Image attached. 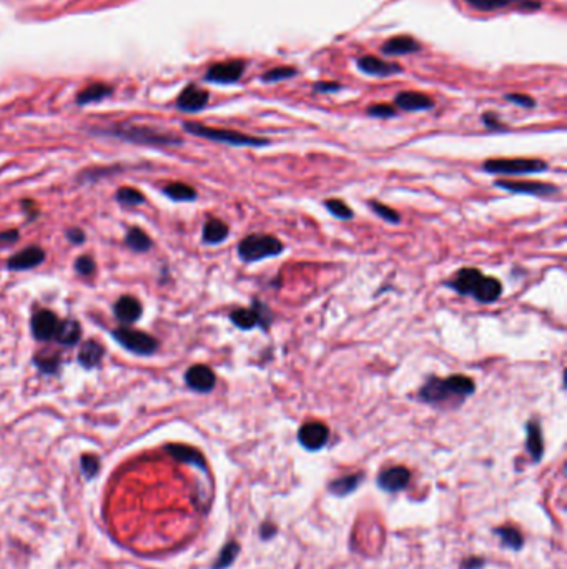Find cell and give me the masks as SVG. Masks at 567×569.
I'll return each mask as SVG.
<instances>
[{"label": "cell", "mask_w": 567, "mask_h": 569, "mask_svg": "<svg viewBox=\"0 0 567 569\" xmlns=\"http://www.w3.org/2000/svg\"><path fill=\"white\" fill-rule=\"evenodd\" d=\"M247 68L245 60L233 59V60H225V62L213 63L206 72L205 78L208 82L215 83H235L242 78L243 72Z\"/></svg>", "instance_id": "ba28073f"}, {"label": "cell", "mask_w": 567, "mask_h": 569, "mask_svg": "<svg viewBox=\"0 0 567 569\" xmlns=\"http://www.w3.org/2000/svg\"><path fill=\"white\" fill-rule=\"evenodd\" d=\"M113 135H117L123 140H130L135 143H145V145H177L180 143L178 138L165 135V133H158L151 128L145 127H128V128H120L118 132H112Z\"/></svg>", "instance_id": "52a82bcc"}, {"label": "cell", "mask_w": 567, "mask_h": 569, "mask_svg": "<svg viewBox=\"0 0 567 569\" xmlns=\"http://www.w3.org/2000/svg\"><path fill=\"white\" fill-rule=\"evenodd\" d=\"M396 107L406 112H423V110H431L435 107V102L431 97L421 92H401L394 99Z\"/></svg>", "instance_id": "2e32d148"}, {"label": "cell", "mask_w": 567, "mask_h": 569, "mask_svg": "<svg viewBox=\"0 0 567 569\" xmlns=\"http://www.w3.org/2000/svg\"><path fill=\"white\" fill-rule=\"evenodd\" d=\"M110 94H112V87H108L107 83H92L78 94L77 104L87 105L92 104V102H100Z\"/></svg>", "instance_id": "484cf974"}, {"label": "cell", "mask_w": 567, "mask_h": 569, "mask_svg": "<svg viewBox=\"0 0 567 569\" xmlns=\"http://www.w3.org/2000/svg\"><path fill=\"white\" fill-rule=\"evenodd\" d=\"M165 450H167L168 455L173 456L175 460H178L182 463H188V465H193V466H197V468L206 471L205 458L200 451L195 450V448L187 446V445H167Z\"/></svg>", "instance_id": "ffe728a7"}, {"label": "cell", "mask_w": 567, "mask_h": 569, "mask_svg": "<svg viewBox=\"0 0 567 569\" xmlns=\"http://www.w3.org/2000/svg\"><path fill=\"white\" fill-rule=\"evenodd\" d=\"M113 338L118 341L123 348L130 350L137 355H151L158 348V341L154 336L147 335L144 331L130 330V328H118L113 331Z\"/></svg>", "instance_id": "8992f818"}, {"label": "cell", "mask_w": 567, "mask_h": 569, "mask_svg": "<svg viewBox=\"0 0 567 569\" xmlns=\"http://www.w3.org/2000/svg\"><path fill=\"white\" fill-rule=\"evenodd\" d=\"M285 252V245L273 235L253 233L248 235L238 243V257L247 263L266 260V258L278 257Z\"/></svg>", "instance_id": "3957f363"}, {"label": "cell", "mask_w": 567, "mask_h": 569, "mask_svg": "<svg viewBox=\"0 0 567 569\" xmlns=\"http://www.w3.org/2000/svg\"><path fill=\"white\" fill-rule=\"evenodd\" d=\"M105 350L104 346L99 343V341L89 340L82 345L80 351H78V363L87 369H92L95 367H99L100 362L104 360Z\"/></svg>", "instance_id": "44dd1931"}, {"label": "cell", "mask_w": 567, "mask_h": 569, "mask_svg": "<svg viewBox=\"0 0 567 569\" xmlns=\"http://www.w3.org/2000/svg\"><path fill=\"white\" fill-rule=\"evenodd\" d=\"M127 245L130 247L133 252H147L151 247V240L145 231H142L140 228H130V231L127 233Z\"/></svg>", "instance_id": "f1b7e54d"}, {"label": "cell", "mask_w": 567, "mask_h": 569, "mask_svg": "<svg viewBox=\"0 0 567 569\" xmlns=\"http://www.w3.org/2000/svg\"><path fill=\"white\" fill-rule=\"evenodd\" d=\"M208 100H210L208 92L200 89V87L197 85H188L183 89L182 94H180L177 100V107L182 110V112H198V110L206 107Z\"/></svg>", "instance_id": "4fadbf2b"}, {"label": "cell", "mask_w": 567, "mask_h": 569, "mask_svg": "<svg viewBox=\"0 0 567 569\" xmlns=\"http://www.w3.org/2000/svg\"><path fill=\"white\" fill-rule=\"evenodd\" d=\"M409 479H411V473L404 466H394V468L381 471L378 476V487L388 493H396L406 488Z\"/></svg>", "instance_id": "7c38bea8"}, {"label": "cell", "mask_w": 567, "mask_h": 569, "mask_svg": "<svg viewBox=\"0 0 567 569\" xmlns=\"http://www.w3.org/2000/svg\"><path fill=\"white\" fill-rule=\"evenodd\" d=\"M82 473L87 479H94L100 471V460L95 455H84L80 460Z\"/></svg>", "instance_id": "8d00e7d4"}, {"label": "cell", "mask_w": 567, "mask_h": 569, "mask_svg": "<svg viewBox=\"0 0 567 569\" xmlns=\"http://www.w3.org/2000/svg\"><path fill=\"white\" fill-rule=\"evenodd\" d=\"M476 391V383L466 374H451L448 378L430 377L419 388L418 395L423 403L428 405H448L463 403L464 398Z\"/></svg>", "instance_id": "6da1fadb"}, {"label": "cell", "mask_w": 567, "mask_h": 569, "mask_svg": "<svg viewBox=\"0 0 567 569\" xmlns=\"http://www.w3.org/2000/svg\"><path fill=\"white\" fill-rule=\"evenodd\" d=\"M325 207L331 215L339 220H351L354 215L351 208H349L343 200H338V198H330V200H326Z\"/></svg>", "instance_id": "f546056e"}, {"label": "cell", "mask_w": 567, "mask_h": 569, "mask_svg": "<svg viewBox=\"0 0 567 569\" xmlns=\"http://www.w3.org/2000/svg\"><path fill=\"white\" fill-rule=\"evenodd\" d=\"M358 67L359 71L368 73V75L376 77H388L401 72V67L398 63L385 62V60L378 59L375 55H364V57L358 59Z\"/></svg>", "instance_id": "e0dca14e"}, {"label": "cell", "mask_w": 567, "mask_h": 569, "mask_svg": "<svg viewBox=\"0 0 567 569\" xmlns=\"http://www.w3.org/2000/svg\"><path fill=\"white\" fill-rule=\"evenodd\" d=\"M117 200L125 207H137V205H140V203L145 202V197L135 188L123 187L117 192Z\"/></svg>", "instance_id": "d6a6232c"}, {"label": "cell", "mask_w": 567, "mask_h": 569, "mask_svg": "<svg viewBox=\"0 0 567 569\" xmlns=\"http://www.w3.org/2000/svg\"><path fill=\"white\" fill-rule=\"evenodd\" d=\"M230 228L225 221L218 219H208L204 225V242L206 245L223 243L228 238Z\"/></svg>", "instance_id": "603a6c76"}, {"label": "cell", "mask_w": 567, "mask_h": 569, "mask_svg": "<svg viewBox=\"0 0 567 569\" xmlns=\"http://www.w3.org/2000/svg\"><path fill=\"white\" fill-rule=\"evenodd\" d=\"M446 286L463 297H473L479 303H494L502 295L501 281L482 275L478 268H461Z\"/></svg>", "instance_id": "7a4b0ae2"}, {"label": "cell", "mask_w": 567, "mask_h": 569, "mask_svg": "<svg viewBox=\"0 0 567 569\" xmlns=\"http://www.w3.org/2000/svg\"><path fill=\"white\" fill-rule=\"evenodd\" d=\"M230 322L239 330H253V328L260 326L258 322V314L253 308H237L230 313Z\"/></svg>", "instance_id": "d4e9b609"}, {"label": "cell", "mask_w": 567, "mask_h": 569, "mask_svg": "<svg viewBox=\"0 0 567 569\" xmlns=\"http://www.w3.org/2000/svg\"><path fill=\"white\" fill-rule=\"evenodd\" d=\"M67 238L70 240L72 243L80 245V243L85 242V233L82 230H78V228H72V230H67Z\"/></svg>", "instance_id": "ee69618b"}, {"label": "cell", "mask_w": 567, "mask_h": 569, "mask_svg": "<svg viewBox=\"0 0 567 569\" xmlns=\"http://www.w3.org/2000/svg\"><path fill=\"white\" fill-rule=\"evenodd\" d=\"M17 240H18V231L17 230H7V231H2V233H0V242L6 243V245L15 243Z\"/></svg>", "instance_id": "f6af8a7d"}, {"label": "cell", "mask_w": 567, "mask_h": 569, "mask_svg": "<svg viewBox=\"0 0 567 569\" xmlns=\"http://www.w3.org/2000/svg\"><path fill=\"white\" fill-rule=\"evenodd\" d=\"M370 207H371V210L385 221H390V224H399L401 221V215L398 214V212L393 210V208L388 205H385V203L373 200V202H370Z\"/></svg>", "instance_id": "d590c367"}, {"label": "cell", "mask_w": 567, "mask_h": 569, "mask_svg": "<svg viewBox=\"0 0 567 569\" xmlns=\"http://www.w3.org/2000/svg\"><path fill=\"white\" fill-rule=\"evenodd\" d=\"M361 479H363V475L343 476V478L335 479L333 483L330 484V491L336 494V496H347V494L353 493L354 489L359 487Z\"/></svg>", "instance_id": "83f0119b"}, {"label": "cell", "mask_w": 567, "mask_h": 569, "mask_svg": "<svg viewBox=\"0 0 567 569\" xmlns=\"http://www.w3.org/2000/svg\"><path fill=\"white\" fill-rule=\"evenodd\" d=\"M506 100L513 102V104H516V105H521V107H524V109H532L534 105H536V102H534L532 97L523 95V94H509V95H506Z\"/></svg>", "instance_id": "b9f144b4"}, {"label": "cell", "mask_w": 567, "mask_h": 569, "mask_svg": "<svg viewBox=\"0 0 567 569\" xmlns=\"http://www.w3.org/2000/svg\"><path fill=\"white\" fill-rule=\"evenodd\" d=\"M421 49V45L418 44L413 37L409 35H396L391 37L390 40H386L382 44L381 52L386 55H406V54H414Z\"/></svg>", "instance_id": "d6986e66"}, {"label": "cell", "mask_w": 567, "mask_h": 569, "mask_svg": "<svg viewBox=\"0 0 567 569\" xmlns=\"http://www.w3.org/2000/svg\"><path fill=\"white\" fill-rule=\"evenodd\" d=\"M482 123L486 125L487 128H496V130H499V128H502L501 120L497 118V115L492 114V112H487V114L482 115Z\"/></svg>", "instance_id": "7bdbcfd3"}, {"label": "cell", "mask_w": 567, "mask_h": 569, "mask_svg": "<svg viewBox=\"0 0 567 569\" xmlns=\"http://www.w3.org/2000/svg\"><path fill=\"white\" fill-rule=\"evenodd\" d=\"M57 325H58L57 317H55L50 310H39V312L32 317V333H34L37 340L47 341L50 338H54Z\"/></svg>", "instance_id": "9a60e30c"}, {"label": "cell", "mask_w": 567, "mask_h": 569, "mask_svg": "<svg viewBox=\"0 0 567 569\" xmlns=\"http://www.w3.org/2000/svg\"><path fill=\"white\" fill-rule=\"evenodd\" d=\"M496 187H499L506 192L521 193V195H534V197H546L557 193L556 185L542 183V182H516V180H496Z\"/></svg>", "instance_id": "30bf717a"}, {"label": "cell", "mask_w": 567, "mask_h": 569, "mask_svg": "<svg viewBox=\"0 0 567 569\" xmlns=\"http://www.w3.org/2000/svg\"><path fill=\"white\" fill-rule=\"evenodd\" d=\"M185 130L192 135L206 138V140H213V142H221V143H228V145L233 147H265L270 145L268 140L260 137H251L245 135V133H239L235 130H225V128H213V127H206V125L201 123H193L187 122Z\"/></svg>", "instance_id": "277c9868"}, {"label": "cell", "mask_w": 567, "mask_h": 569, "mask_svg": "<svg viewBox=\"0 0 567 569\" xmlns=\"http://www.w3.org/2000/svg\"><path fill=\"white\" fill-rule=\"evenodd\" d=\"M330 429L320 421H310L298 432V441L308 451H318L328 443Z\"/></svg>", "instance_id": "9c48e42d"}, {"label": "cell", "mask_w": 567, "mask_h": 569, "mask_svg": "<svg viewBox=\"0 0 567 569\" xmlns=\"http://www.w3.org/2000/svg\"><path fill=\"white\" fill-rule=\"evenodd\" d=\"M466 2H468L471 7L478 8V11L491 12L496 11V8L508 7L514 2H529V0H466Z\"/></svg>", "instance_id": "1f68e13d"}, {"label": "cell", "mask_w": 567, "mask_h": 569, "mask_svg": "<svg viewBox=\"0 0 567 569\" xmlns=\"http://www.w3.org/2000/svg\"><path fill=\"white\" fill-rule=\"evenodd\" d=\"M525 433H528V438H525V448H528L529 455L532 456L534 461H541V458L544 455V439H542V429L539 427L537 421H529L525 424Z\"/></svg>", "instance_id": "7402d4cb"}, {"label": "cell", "mask_w": 567, "mask_h": 569, "mask_svg": "<svg viewBox=\"0 0 567 569\" xmlns=\"http://www.w3.org/2000/svg\"><path fill=\"white\" fill-rule=\"evenodd\" d=\"M75 270L84 276H90L95 271V262L90 257H78L75 262Z\"/></svg>", "instance_id": "ab89813d"}, {"label": "cell", "mask_w": 567, "mask_h": 569, "mask_svg": "<svg viewBox=\"0 0 567 569\" xmlns=\"http://www.w3.org/2000/svg\"><path fill=\"white\" fill-rule=\"evenodd\" d=\"M482 170L494 175H532L547 170V164L536 159H492L482 164Z\"/></svg>", "instance_id": "5b68a950"}, {"label": "cell", "mask_w": 567, "mask_h": 569, "mask_svg": "<svg viewBox=\"0 0 567 569\" xmlns=\"http://www.w3.org/2000/svg\"><path fill=\"white\" fill-rule=\"evenodd\" d=\"M113 312L118 322H122L123 325H130V323H135L142 317V303L135 297L125 295L115 303Z\"/></svg>", "instance_id": "ac0fdd59"}, {"label": "cell", "mask_w": 567, "mask_h": 569, "mask_svg": "<svg viewBox=\"0 0 567 569\" xmlns=\"http://www.w3.org/2000/svg\"><path fill=\"white\" fill-rule=\"evenodd\" d=\"M82 336V328L78 325V322L75 320H63L62 323H58L57 330H55L54 338L58 341L60 345H67L72 346L78 343Z\"/></svg>", "instance_id": "cb8c5ba5"}, {"label": "cell", "mask_w": 567, "mask_h": 569, "mask_svg": "<svg viewBox=\"0 0 567 569\" xmlns=\"http://www.w3.org/2000/svg\"><path fill=\"white\" fill-rule=\"evenodd\" d=\"M163 193L170 198V200H173V202H193V200H197L195 188H192L190 185L182 183V182H175V183L167 185V187L163 188Z\"/></svg>", "instance_id": "4316f807"}, {"label": "cell", "mask_w": 567, "mask_h": 569, "mask_svg": "<svg viewBox=\"0 0 567 569\" xmlns=\"http://www.w3.org/2000/svg\"><path fill=\"white\" fill-rule=\"evenodd\" d=\"M368 114H370L371 117H376V118H390L396 115V107H393V105H388V104H375L368 109Z\"/></svg>", "instance_id": "f35d334b"}, {"label": "cell", "mask_w": 567, "mask_h": 569, "mask_svg": "<svg viewBox=\"0 0 567 569\" xmlns=\"http://www.w3.org/2000/svg\"><path fill=\"white\" fill-rule=\"evenodd\" d=\"M482 561H476V559H471V561L464 563V569H476V568H481L482 566Z\"/></svg>", "instance_id": "7dc6e473"}, {"label": "cell", "mask_w": 567, "mask_h": 569, "mask_svg": "<svg viewBox=\"0 0 567 569\" xmlns=\"http://www.w3.org/2000/svg\"><path fill=\"white\" fill-rule=\"evenodd\" d=\"M251 308L255 310L256 314H258V322H260V326L263 328V330H268L270 325L275 320L273 312H271L268 305L260 302V300H253Z\"/></svg>", "instance_id": "836d02e7"}, {"label": "cell", "mask_w": 567, "mask_h": 569, "mask_svg": "<svg viewBox=\"0 0 567 569\" xmlns=\"http://www.w3.org/2000/svg\"><path fill=\"white\" fill-rule=\"evenodd\" d=\"M293 75H297V68L292 67H276L271 68L261 77L263 82H280V80H287V78H292Z\"/></svg>", "instance_id": "74e56055"}, {"label": "cell", "mask_w": 567, "mask_h": 569, "mask_svg": "<svg viewBox=\"0 0 567 569\" xmlns=\"http://www.w3.org/2000/svg\"><path fill=\"white\" fill-rule=\"evenodd\" d=\"M35 363H37V367L42 369L44 373H55V372H57V368H58V358H55V356H52V358H45V356H40V358L35 360Z\"/></svg>", "instance_id": "60d3db41"}, {"label": "cell", "mask_w": 567, "mask_h": 569, "mask_svg": "<svg viewBox=\"0 0 567 569\" xmlns=\"http://www.w3.org/2000/svg\"><path fill=\"white\" fill-rule=\"evenodd\" d=\"M185 381L188 388L197 393H210L216 385V377L213 369L206 365H193L187 369Z\"/></svg>", "instance_id": "8fae6325"}, {"label": "cell", "mask_w": 567, "mask_h": 569, "mask_svg": "<svg viewBox=\"0 0 567 569\" xmlns=\"http://www.w3.org/2000/svg\"><path fill=\"white\" fill-rule=\"evenodd\" d=\"M45 253L42 248L39 247H30L22 250V252L15 253V255L8 258L7 268L12 271H24V270H32V268L39 267L40 263L44 262Z\"/></svg>", "instance_id": "5bb4252c"}, {"label": "cell", "mask_w": 567, "mask_h": 569, "mask_svg": "<svg viewBox=\"0 0 567 569\" xmlns=\"http://www.w3.org/2000/svg\"><path fill=\"white\" fill-rule=\"evenodd\" d=\"M339 89L338 83H316L315 90L316 92H336Z\"/></svg>", "instance_id": "bcb514c9"}, {"label": "cell", "mask_w": 567, "mask_h": 569, "mask_svg": "<svg viewBox=\"0 0 567 569\" xmlns=\"http://www.w3.org/2000/svg\"><path fill=\"white\" fill-rule=\"evenodd\" d=\"M496 534L499 536V538L502 539V543H504V546H508V548H511V549H521V548H523L524 538H523V534H521L518 530H514V528H499V530H496Z\"/></svg>", "instance_id": "4dcf8cb0"}, {"label": "cell", "mask_w": 567, "mask_h": 569, "mask_svg": "<svg viewBox=\"0 0 567 569\" xmlns=\"http://www.w3.org/2000/svg\"><path fill=\"white\" fill-rule=\"evenodd\" d=\"M238 551H239V546L237 543H228L223 549H221L218 559H216V563L213 564V569L228 568L230 564L235 561V558H237Z\"/></svg>", "instance_id": "e575fe53"}]
</instances>
